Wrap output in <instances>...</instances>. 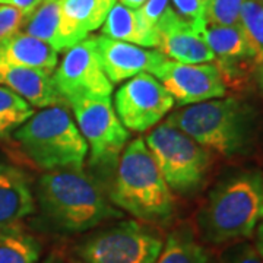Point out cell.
<instances>
[{"instance_id":"30","label":"cell","mask_w":263,"mask_h":263,"mask_svg":"<svg viewBox=\"0 0 263 263\" xmlns=\"http://www.w3.org/2000/svg\"><path fill=\"white\" fill-rule=\"evenodd\" d=\"M254 241L253 246L256 247L257 253L260 254V257L263 259V221L257 226L256 231H254Z\"/></svg>"},{"instance_id":"9","label":"cell","mask_w":263,"mask_h":263,"mask_svg":"<svg viewBox=\"0 0 263 263\" xmlns=\"http://www.w3.org/2000/svg\"><path fill=\"white\" fill-rule=\"evenodd\" d=\"M76 126L91 149V164L113 167L129 141V132L113 108L110 97L97 100H79L70 104Z\"/></svg>"},{"instance_id":"23","label":"cell","mask_w":263,"mask_h":263,"mask_svg":"<svg viewBox=\"0 0 263 263\" xmlns=\"http://www.w3.org/2000/svg\"><path fill=\"white\" fill-rule=\"evenodd\" d=\"M238 25L245 34L256 63H263V3L257 0H245Z\"/></svg>"},{"instance_id":"29","label":"cell","mask_w":263,"mask_h":263,"mask_svg":"<svg viewBox=\"0 0 263 263\" xmlns=\"http://www.w3.org/2000/svg\"><path fill=\"white\" fill-rule=\"evenodd\" d=\"M43 0H0V5H10L18 8L25 16L37 8Z\"/></svg>"},{"instance_id":"18","label":"cell","mask_w":263,"mask_h":263,"mask_svg":"<svg viewBox=\"0 0 263 263\" xmlns=\"http://www.w3.org/2000/svg\"><path fill=\"white\" fill-rule=\"evenodd\" d=\"M0 62L53 72L57 51L47 43L18 31L0 41Z\"/></svg>"},{"instance_id":"16","label":"cell","mask_w":263,"mask_h":263,"mask_svg":"<svg viewBox=\"0 0 263 263\" xmlns=\"http://www.w3.org/2000/svg\"><path fill=\"white\" fill-rule=\"evenodd\" d=\"M35 211L28 176L18 167L0 162V230L21 226Z\"/></svg>"},{"instance_id":"14","label":"cell","mask_w":263,"mask_h":263,"mask_svg":"<svg viewBox=\"0 0 263 263\" xmlns=\"http://www.w3.org/2000/svg\"><path fill=\"white\" fill-rule=\"evenodd\" d=\"M116 0H60L62 19L57 51H65L100 28Z\"/></svg>"},{"instance_id":"11","label":"cell","mask_w":263,"mask_h":263,"mask_svg":"<svg viewBox=\"0 0 263 263\" xmlns=\"http://www.w3.org/2000/svg\"><path fill=\"white\" fill-rule=\"evenodd\" d=\"M151 75L160 81L177 105L203 103L227 94L224 81L214 63H180L165 59Z\"/></svg>"},{"instance_id":"34","label":"cell","mask_w":263,"mask_h":263,"mask_svg":"<svg viewBox=\"0 0 263 263\" xmlns=\"http://www.w3.org/2000/svg\"><path fill=\"white\" fill-rule=\"evenodd\" d=\"M257 2H260V3H263V0H257Z\"/></svg>"},{"instance_id":"28","label":"cell","mask_w":263,"mask_h":263,"mask_svg":"<svg viewBox=\"0 0 263 263\" xmlns=\"http://www.w3.org/2000/svg\"><path fill=\"white\" fill-rule=\"evenodd\" d=\"M167 8H168V0H146L139 8V12L151 25L157 27V22L165 13Z\"/></svg>"},{"instance_id":"33","label":"cell","mask_w":263,"mask_h":263,"mask_svg":"<svg viewBox=\"0 0 263 263\" xmlns=\"http://www.w3.org/2000/svg\"><path fill=\"white\" fill-rule=\"evenodd\" d=\"M43 263H63V260H62V257H60L59 254L51 253V254H48Z\"/></svg>"},{"instance_id":"3","label":"cell","mask_w":263,"mask_h":263,"mask_svg":"<svg viewBox=\"0 0 263 263\" xmlns=\"http://www.w3.org/2000/svg\"><path fill=\"white\" fill-rule=\"evenodd\" d=\"M167 122L224 158L252 154L262 132L259 110L237 97L192 104L170 114Z\"/></svg>"},{"instance_id":"13","label":"cell","mask_w":263,"mask_h":263,"mask_svg":"<svg viewBox=\"0 0 263 263\" xmlns=\"http://www.w3.org/2000/svg\"><path fill=\"white\" fill-rule=\"evenodd\" d=\"M95 43L100 63L111 84H120L143 72L151 73L167 59L160 51L146 50L105 35L95 37Z\"/></svg>"},{"instance_id":"10","label":"cell","mask_w":263,"mask_h":263,"mask_svg":"<svg viewBox=\"0 0 263 263\" xmlns=\"http://www.w3.org/2000/svg\"><path fill=\"white\" fill-rule=\"evenodd\" d=\"M173 107V97L157 78L146 72L130 78L114 97V110L123 126L132 132L154 127Z\"/></svg>"},{"instance_id":"24","label":"cell","mask_w":263,"mask_h":263,"mask_svg":"<svg viewBox=\"0 0 263 263\" xmlns=\"http://www.w3.org/2000/svg\"><path fill=\"white\" fill-rule=\"evenodd\" d=\"M245 0H206L205 22L206 25L231 27L238 25Z\"/></svg>"},{"instance_id":"32","label":"cell","mask_w":263,"mask_h":263,"mask_svg":"<svg viewBox=\"0 0 263 263\" xmlns=\"http://www.w3.org/2000/svg\"><path fill=\"white\" fill-rule=\"evenodd\" d=\"M256 81H257V85L260 88V92L263 94V63H260L259 67L256 69Z\"/></svg>"},{"instance_id":"35","label":"cell","mask_w":263,"mask_h":263,"mask_svg":"<svg viewBox=\"0 0 263 263\" xmlns=\"http://www.w3.org/2000/svg\"><path fill=\"white\" fill-rule=\"evenodd\" d=\"M70 263H81V262H76V260H75V262H70Z\"/></svg>"},{"instance_id":"15","label":"cell","mask_w":263,"mask_h":263,"mask_svg":"<svg viewBox=\"0 0 263 263\" xmlns=\"http://www.w3.org/2000/svg\"><path fill=\"white\" fill-rule=\"evenodd\" d=\"M0 85L37 108L66 104L54 89L51 72L0 62Z\"/></svg>"},{"instance_id":"21","label":"cell","mask_w":263,"mask_h":263,"mask_svg":"<svg viewBox=\"0 0 263 263\" xmlns=\"http://www.w3.org/2000/svg\"><path fill=\"white\" fill-rule=\"evenodd\" d=\"M60 19V0H43L35 9L24 18L21 28L22 32L47 43L56 50Z\"/></svg>"},{"instance_id":"27","label":"cell","mask_w":263,"mask_h":263,"mask_svg":"<svg viewBox=\"0 0 263 263\" xmlns=\"http://www.w3.org/2000/svg\"><path fill=\"white\" fill-rule=\"evenodd\" d=\"M25 15L15 6L0 5V41L18 32Z\"/></svg>"},{"instance_id":"4","label":"cell","mask_w":263,"mask_h":263,"mask_svg":"<svg viewBox=\"0 0 263 263\" xmlns=\"http://www.w3.org/2000/svg\"><path fill=\"white\" fill-rule=\"evenodd\" d=\"M108 197L114 206L149 226L167 227L176 216L174 195L141 138L123 151Z\"/></svg>"},{"instance_id":"20","label":"cell","mask_w":263,"mask_h":263,"mask_svg":"<svg viewBox=\"0 0 263 263\" xmlns=\"http://www.w3.org/2000/svg\"><path fill=\"white\" fill-rule=\"evenodd\" d=\"M41 243L22 226L0 230V263H38Z\"/></svg>"},{"instance_id":"5","label":"cell","mask_w":263,"mask_h":263,"mask_svg":"<svg viewBox=\"0 0 263 263\" xmlns=\"http://www.w3.org/2000/svg\"><path fill=\"white\" fill-rule=\"evenodd\" d=\"M13 138L40 168L84 167L88 145L65 105L41 108L13 132Z\"/></svg>"},{"instance_id":"19","label":"cell","mask_w":263,"mask_h":263,"mask_svg":"<svg viewBox=\"0 0 263 263\" xmlns=\"http://www.w3.org/2000/svg\"><path fill=\"white\" fill-rule=\"evenodd\" d=\"M155 263H215L206 245L197 238L190 224L177 226L164 241Z\"/></svg>"},{"instance_id":"25","label":"cell","mask_w":263,"mask_h":263,"mask_svg":"<svg viewBox=\"0 0 263 263\" xmlns=\"http://www.w3.org/2000/svg\"><path fill=\"white\" fill-rule=\"evenodd\" d=\"M218 263H263V259L253 243L243 240L228 246L219 256Z\"/></svg>"},{"instance_id":"22","label":"cell","mask_w":263,"mask_h":263,"mask_svg":"<svg viewBox=\"0 0 263 263\" xmlns=\"http://www.w3.org/2000/svg\"><path fill=\"white\" fill-rule=\"evenodd\" d=\"M34 114V107L0 85V139L8 138Z\"/></svg>"},{"instance_id":"8","label":"cell","mask_w":263,"mask_h":263,"mask_svg":"<svg viewBox=\"0 0 263 263\" xmlns=\"http://www.w3.org/2000/svg\"><path fill=\"white\" fill-rule=\"evenodd\" d=\"M51 81L56 92L66 104L79 100L107 98L113 91V84L100 63L94 35L67 48Z\"/></svg>"},{"instance_id":"31","label":"cell","mask_w":263,"mask_h":263,"mask_svg":"<svg viewBox=\"0 0 263 263\" xmlns=\"http://www.w3.org/2000/svg\"><path fill=\"white\" fill-rule=\"evenodd\" d=\"M146 0H120V3L130 8V9H139Z\"/></svg>"},{"instance_id":"7","label":"cell","mask_w":263,"mask_h":263,"mask_svg":"<svg viewBox=\"0 0 263 263\" xmlns=\"http://www.w3.org/2000/svg\"><path fill=\"white\" fill-rule=\"evenodd\" d=\"M164 246L157 227L126 219L104 226L76 247L81 263H155Z\"/></svg>"},{"instance_id":"17","label":"cell","mask_w":263,"mask_h":263,"mask_svg":"<svg viewBox=\"0 0 263 263\" xmlns=\"http://www.w3.org/2000/svg\"><path fill=\"white\" fill-rule=\"evenodd\" d=\"M101 34L139 47H158L160 43L157 27L151 25L139 9H130L122 3H114L104 21Z\"/></svg>"},{"instance_id":"26","label":"cell","mask_w":263,"mask_h":263,"mask_svg":"<svg viewBox=\"0 0 263 263\" xmlns=\"http://www.w3.org/2000/svg\"><path fill=\"white\" fill-rule=\"evenodd\" d=\"M173 6H174V12L179 16L192 22L202 32V29L206 25L205 22L206 0H173Z\"/></svg>"},{"instance_id":"1","label":"cell","mask_w":263,"mask_h":263,"mask_svg":"<svg viewBox=\"0 0 263 263\" xmlns=\"http://www.w3.org/2000/svg\"><path fill=\"white\" fill-rule=\"evenodd\" d=\"M262 221V171L240 170L219 180L208 193L193 228L203 245L230 246L253 237Z\"/></svg>"},{"instance_id":"2","label":"cell","mask_w":263,"mask_h":263,"mask_svg":"<svg viewBox=\"0 0 263 263\" xmlns=\"http://www.w3.org/2000/svg\"><path fill=\"white\" fill-rule=\"evenodd\" d=\"M37 202L46 224L60 234H82L123 218L101 184L82 168L46 173L38 183Z\"/></svg>"},{"instance_id":"12","label":"cell","mask_w":263,"mask_h":263,"mask_svg":"<svg viewBox=\"0 0 263 263\" xmlns=\"http://www.w3.org/2000/svg\"><path fill=\"white\" fill-rule=\"evenodd\" d=\"M157 31L160 35L158 51L170 60L180 63H212L215 60L202 32L179 16L173 8L168 6L157 22Z\"/></svg>"},{"instance_id":"6","label":"cell","mask_w":263,"mask_h":263,"mask_svg":"<svg viewBox=\"0 0 263 263\" xmlns=\"http://www.w3.org/2000/svg\"><path fill=\"white\" fill-rule=\"evenodd\" d=\"M145 143L171 192L192 197L205 187L212 168V152L187 133L164 122L146 135Z\"/></svg>"}]
</instances>
